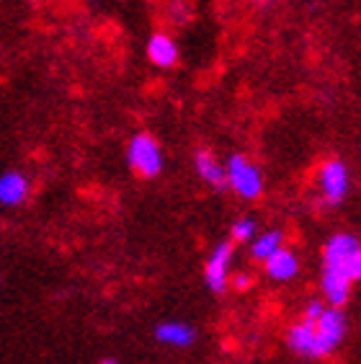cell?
<instances>
[{"instance_id":"8","label":"cell","mask_w":361,"mask_h":364,"mask_svg":"<svg viewBox=\"0 0 361 364\" xmlns=\"http://www.w3.org/2000/svg\"><path fill=\"white\" fill-rule=\"evenodd\" d=\"M315 323L318 321H310V318L302 316L286 331V343L297 357L315 359Z\"/></svg>"},{"instance_id":"16","label":"cell","mask_w":361,"mask_h":364,"mask_svg":"<svg viewBox=\"0 0 361 364\" xmlns=\"http://www.w3.org/2000/svg\"><path fill=\"white\" fill-rule=\"evenodd\" d=\"M325 308H328V302H323V300H310L305 305V313L302 316L305 318H310V321H318L323 313H325Z\"/></svg>"},{"instance_id":"17","label":"cell","mask_w":361,"mask_h":364,"mask_svg":"<svg viewBox=\"0 0 361 364\" xmlns=\"http://www.w3.org/2000/svg\"><path fill=\"white\" fill-rule=\"evenodd\" d=\"M250 274H245V272H240V274H232V287L235 289H240V292H243V289H248L250 287Z\"/></svg>"},{"instance_id":"7","label":"cell","mask_w":361,"mask_h":364,"mask_svg":"<svg viewBox=\"0 0 361 364\" xmlns=\"http://www.w3.org/2000/svg\"><path fill=\"white\" fill-rule=\"evenodd\" d=\"M194 168L199 173L204 183L209 186H215V189H230L227 186V163H220L215 158V153H209V150H196L194 153Z\"/></svg>"},{"instance_id":"3","label":"cell","mask_w":361,"mask_h":364,"mask_svg":"<svg viewBox=\"0 0 361 364\" xmlns=\"http://www.w3.org/2000/svg\"><path fill=\"white\" fill-rule=\"evenodd\" d=\"M346 326L343 308L328 305L325 313L315 323V359H325L338 351V346L346 338Z\"/></svg>"},{"instance_id":"12","label":"cell","mask_w":361,"mask_h":364,"mask_svg":"<svg viewBox=\"0 0 361 364\" xmlns=\"http://www.w3.org/2000/svg\"><path fill=\"white\" fill-rule=\"evenodd\" d=\"M351 287L354 282H348L346 277L333 272H323L320 274V292H323V300L328 305H335V308H343L351 297Z\"/></svg>"},{"instance_id":"6","label":"cell","mask_w":361,"mask_h":364,"mask_svg":"<svg viewBox=\"0 0 361 364\" xmlns=\"http://www.w3.org/2000/svg\"><path fill=\"white\" fill-rule=\"evenodd\" d=\"M318 186L320 196L328 207H338L348 194V186H351V176H348L346 163L333 158V161H325L318 171Z\"/></svg>"},{"instance_id":"9","label":"cell","mask_w":361,"mask_h":364,"mask_svg":"<svg viewBox=\"0 0 361 364\" xmlns=\"http://www.w3.org/2000/svg\"><path fill=\"white\" fill-rule=\"evenodd\" d=\"M155 341L163 346H176V349H186L196 341L194 326H188L183 321H163L155 328Z\"/></svg>"},{"instance_id":"15","label":"cell","mask_w":361,"mask_h":364,"mask_svg":"<svg viewBox=\"0 0 361 364\" xmlns=\"http://www.w3.org/2000/svg\"><path fill=\"white\" fill-rule=\"evenodd\" d=\"M258 235V223L256 218H237L230 228V238L235 243H253V238Z\"/></svg>"},{"instance_id":"2","label":"cell","mask_w":361,"mask_h":364,"mask_svg":"<svg viewBox=\"0 0 361 364\" xmlns=\"http://www.w3.org/2000/svg\"><path fill=\"white\" fill-rule=\"evenodd\" d=\"M227 186L245 202H256L264 194V176L256 163L235 153L227 158Z\"/></svg>"},{"instance_id":"11","label":"cell","mask_w":361,"mask_h":364,"mask_svg":"<svg viewBox=\"0 0 361 364\" xmlns=\"http://www.w3.org/2000/svg\"><path fill=\"white\" fill-rule=\"evenodd\" d=\"M264 267L271 282H292L299 274V259H297V253H292L284 245V248H279V251L266 261Z\"/></svg>"},{"instance_id":"13","label":"cell","mask_w":361,"mask_h":364,"mask_svg":"<svg viewBox=\"0 0 361 364\" xmlns=\"http://www.w3.org/2000/svg\"><path fill=\"white\" fill-rule=\"evenodd\" d=\"M147 60L158 68H171L178 63V47L168 34H153L147 39Z\"/></svg>"},{"instance_id":"1","label":"cell","mask_w":361,"mask_h":364,"mask_svg":"<svg viewBox=\"0 0 361 364\" xmlns=\"http://www.w3.org/2000/svg\"><path fill=\"white\" fill-rule=\"evenodd\" d=\"M323 272L346 277L348 282H361V240L351 232H335L323 248Z\"/></svg>"},{"instance_id":"18","label":"cell","mask_w":361,"mask_h":364,"mask_svg":"<svg viewBox=\"0 0 361 364\" xmlns=\"http://www.w3.org/2000/svg\"><path fill=\"white\" fill-rule=\"evenodd\" d=\"M98 364H117L114 359H104V362H98Z\"/></svg>"},{"instance_id":"19","label":"cell","mask_w":361,"mask_h":364,"mask_svg":"<svg viewBox=\"0 0 361 364\" xmlns=\"http://www.w3.org/2000/svg\"><path fill=\"white\" fill-rule=\"evenodd\" d=\"M258 3H271V0H258Z\"/></svg>"},{"instance_id":"5","label":"cell","mask_w":361,"mask_h":364,"mask_svg":"<svg viewBox=\"0 0 361 364\" xmlns=\"http://www.w3.org/2000/svg\"><path fill=\"white\" fill-rule=\"evenodd\" d=\"M232 261H235V245L232 240H222L212 248L204 264V279L212 292H225L232 284Z\"/></svg>"},{"instance_id":"10","label":"cell","mask_w":361,"mask_h":364,"mask_svg":"<svg viewBox=\"0 0 361 364\" xmlns=\"http://www.w3.org/2000/svg\"><path fill=\"white\" fill-rule=\"evenodd\" d=\"M28 196V178L21 171H6L0 176V204L3 207H18Z\"/></svg>"},{"instance_id":"4","label":"cell","mask_w":361,"mask_h":364,"mask_svg":"<svg viewBox=\"0 0 361 364\" xmlns=\"http://www.w3.org/2000/svg\"><path fill=\"white\" fill-rule=\"evenodd\" d=\"M126 163L142 178H155L163 171V150L153 134L139 132L126 145Z\"/></svg>"},{"instance_id":"14","label":"cell","mask_w":361,"mask_h":364,"mask_svg":"<svg viewBox=\"0 0 361 364\" xmlns=\"http://www.w3.org/2000/svg\"><path fill=\"white\" fill-rule=\"evenodd\" d=\"M279 248H284V232L281 230L258 232L256 238H253V243H250V256L256 261H261V264H266Z\"/></svg>"}]
</instances>
